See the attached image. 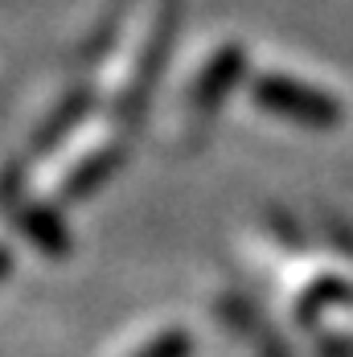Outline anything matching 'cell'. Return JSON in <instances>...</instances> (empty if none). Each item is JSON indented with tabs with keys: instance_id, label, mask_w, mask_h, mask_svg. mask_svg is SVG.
Returning <instances> with one entry per match:
<instances>
[{
	"instance_id": "1",
	"label": "cell",
	"mask_w": 353,
	"mask_h": 357,
	"mask_svg": "<svg viewBox=\"0 0 353 357\" xmlns=\"http://www.w3.org/2000/svg\"><path fill=\"white\" fill-rule=\"evenodd\" d=\"M263 99L276 111H287V115H296V119H304V123H333V119H337V107H333L329 99L300 95L296 86H267Z\"/></svg>"
},
{
	"instance_id": "2",
	"label": "cell",
	"mask_w": 353,
	"mask_h": 357,
	"mask_svg": "<svg viewBox=\"0 0 353 357\" xmlns=\"http://www.w3.org/2000/svg\"><path fill=\"white\" fill-rule=\"evenodd\" d=\"M189 354H193V341H189L185 333H176V328H173V333L156 337L152 345H144L136 357H189Z\"/></svg>"
},
{
	"instance_id": "3",
	"label": "cell",
	"mask_w": 353,
	"mask_h": 357,
	"mask_svg": "<svg viewBox=\"0 0 353 357\" xmlns=\"http://www.w3.org/2000/svg\"><path fill=\"white\" fill-rule=\"evenodd\" d=\"M8 267H13V259H8V250L0 247V280H4V275H8Z\"/></svg>"
}]
</instances>
